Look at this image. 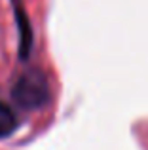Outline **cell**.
Listing matches in <instances>:
<instances>
[{"label": "cell", "instance_id": "cell-2", "mask_svg": "<svg viewBox=\"0 0 148 150\" xmlns=\"http://www.w3.org/2000/svg\"><path fill=\"white\" fill-rule=\"evenodd\" d=\"M17 127V118L8 105L0 103V137H8Z\"/></svg>", "mask_w": 148, "mask_h": 150}, {"label": "cell", "instance_id": "cell-1", "mask_svg": "<svg viewBox=\"0 0 148 150\" xmlns=\"http://www.w3.org/2000/svg\"><path fill=\"white\" fill-rule=\"evenodd\" d=\"M11 97L21 108L34 110L44 106L49 99V86L48 80L42 72L38 70H30L25 72L17 82H15L13 89H11Z\"/></svg>", "mask_w": 148, "mask_h": 150}]
</instances>
